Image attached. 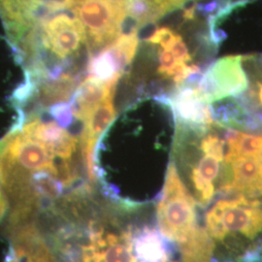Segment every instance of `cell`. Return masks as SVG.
Returning <instances> with one entry per match:
<instances>
[{
    "label": "cell",
    "mask_w": 262,
    "mask_h": 262,
    "mask_svg": "<svg viewBox=\"0 0 262 262\" xmlns=\"http://www.w3.org/2000/svg\"><path fill=\"white\" fill-rule=\"evenodd\" d=\"M157 217L161 235L178 247L187 241L199 227L195 200L180 178L173 160L169 163L157 207Z\"/></svg>",
    "instance_id": "cell-1"
},
{
    "label": "cell",
    "mask_w": 262,
    "mask_h": 262,
    "mask_svg": "<svg viewBox=\"0 0 262 262\" xmlns=\"http://www.w3.org/2000/svg\"><path fill=\"white\" fill-rule=\"evenodd\" d=\"M208 234L224 241L231 233L253 239L262 231V201L237 195L219 200L206 215Z\"/></svg>",
    "instance_id": "cell-2"
},
{
    "label": "cell",
    "mask_w": 262,
    "mask_h": 262,
    "mask_svg": "<svg viewBox=\"0 0 262 262\" xmlns=\"http://www.w3.org/2000/svg\"><path fill=\"white\" fill-rule=\"evenodd\" d=\"M94 47L111 44L127 15L126 0H75L71 8Z\"/></svg>",
    "instance_id": "cell-3"
},
{
    "label": "cell",
    "mask_w": 262,
    "mask_h": 262,
    "mask_svg": "<svg viewBox=\"0 0 262 262\" xmlns=\"http://www.w3.org/2000/svg\"><path fill=\"white\" fill-rule=\"evenodd\" d=\"M242 58V56H225L209 66L197 86L204 101L210 104L235 97L249 88Z\"/></svg>",
    "instance_id": "cell-4"
},
{
    "label": "cell",
    "mask_w": 262,
    "mask_h": 262,
    "mask_svg": "<svg viewBox=\"0 0 262 262\" xmlns=\"http://www.w3.org/2000/svg\"><path fill=\"white\" fill-rule=\"evenodd\" d=\"M86 246L102 262H137L131 251L128 227L115 233L93 223L89 228Z\"/></svg>",
    "instance_id": "cell-5"
},
{
    "label": "cell",
    "mask_w": 262,
    "mask_h": 262,
    "mask_svg": "<svg viewBox=\"0 0 262 262\" xmlns=\"http://www.w3.org/2000/svg\"><path fill=\"white\" fill-rule=\"evenodd\" d=\"M168 106L178 123L187 125H213L211 105L204 101L197 86L181 84L176 93L169 96Z\"/></svg>",
    "instance_id": "cell-6"
},
{
    "label": "cell",
    "mask_w": 262,
    "mask_h": 262,
    "mask_svg": "<svg viewBox=\"0 0 262 262\" xmlns=\"http://www.w3.org/2000/svg\"><path fill=\"white\" fill-rule=\"evenodd\" d=\"M10 250L19 262H57L42 233L34 224H25L8 229Z\"/></svg>",
    "instance_id": "cell-7"
},
{
    "label": "cell",
    "mask_w": 262,
    "mask_h": 262,
    "mask_svg": "<svg viewBox=\"0 0 262 262\" xmlns=\"http://www.w3.org/2000/svg\"><path fill=\"white\" fill-rule=\"evenodd\" d=\"M131 251L137 262H172V253L160 231L150 225L128 226Z\"/></svg>",
    "instance_id": "cell-8"
},
{
    "label": "cell",
    "mask_w": 262,
    "mask_h": 262,
    "mask_svg": "<svg viewBox=\"0 0 262 262\" xmlns=\"http://www.w3.org/2000/svg\"><path fill=\"white\" fill-rule=\"evenodd\" d=\"M230 164L233 180L224 192L248 198L261 195L262 161L257 156L237 157Z\"/></svg>",
    "instance_id": "cell-9"
},
{
    "label": "cell",
    "mask_w": 262,
    "mask_h": 262,
    "mask_svg": "<svg viewBox=\"0 0 262 262\" xmlns=\"http://www.w3.org/2000/svg\"><path fill=\"white\" fill-rule=\"evenodd\" d=\"M115 85L104 83L93 77H86L79 84L69 101L76 118L85 121L89 113L94 107L112 99Z\"/></svg>",
    "instance_id": "cell-10"
},
{
    "label": "cell",
    "mask_w": 262,
    "mask_h": 262,
    "mask_svg": "<svg viewBox=\"0 0 262 262\" xmlns=\"http://www.w3.org/2000/svg\"><path fill=\"white\" fill-rule=\"evenodd\" d=\"M214 249V242L202 227H198L187 241L179 246L183 262H212Z\"/></svg>",
    "instance_id": "cell-11"
},
{
    "label": "cell",
    "mask_w": 262,
    "mask_h": 262,
    "mask_svg": "<svg viewBox=\"0 0 262 262\" xmlns=\"http://www.w3.org/2000/svg\"><path fill=\"white\" fill-rule=\"evenodd\" d=\"M228 147L234 155L235 159L237 157L257 156L262 151V135L245 134L242 132L239 140L237 141L234 146L233 147L228 146Z\"/></svg>",
    "instance_id": "cell-12"
},
{
    "label": "cell",
    "mask_w": 262,
    "mask_h": 262,
    "mask_svg": "<svg viewBox=\"0 0 262 262\" xmlns=\"http://www.w3.org/2000/svg\"><path fill=\"white\" fill-rule=\"evenodd\" d=\"M225 141L216 133L207 132L199 143V149L202 152L215 158L220 162L225 160Z\"/></svg>",
    "instance_id": "cell-13"
},
{
    "label": "cell",
    "mask_w": 262,
    "mask_h": 262,
    "mask_svg": "<svg viewBox=\"0 0 262 262\" xmlns=\"http://www.w3.org/2000/svg\"><path fill=\"white\" fill-rule=\"evenodd\" d=\"M191 171H194L207 182L213 183V181L219 176L221 171L220 161L211 156L204 155L203 157H201V159L197 160L196 163L192 166Z\"/></svg>",
    "instance_id": "cell-14"
},
{
    "label": "cell",
    "mask_w": 262,
    "mask_h": 262,
    "mask_svg": "<svg viewBox=\"0 0 262 262\" xmlns=\"http://www.w3.org/2000/svg\"><path fill=\"white\" fill-rule=\"evenodd\" d=\"M49 114L56 120V123L64 129L71 126L75 117L71 104L66 102L52 105L49 109Z\"/></svg>",
    "instance_id": "cell-15"
},
{
    "label": "cell",
    "mask_w": 262,
    "mask_h": 262,
    "mask_svg": "<svg viewBox=\"0 0 262 262\" xmlns=\"http://www.w3.org/2000/svg\"><path fill=\"white\" fill-rule=\"evenodd\" d=\"M177 63L178 61L176 57L168 50L162 49L159 52V67L158 71L160 75L164 76L166 78L171 77V73L175 66H177Z\"/></svg>",
    "instance_id": "cell-16"
},
{
    "label": "cell",
    "mask_w": 262,
    "mask_h": 262,
    "mask_svg": "<svg viewBox=\"0 0 262 262\" xmlns=\"http://www.w3.org/2000/svg\"><path fill=\"white\" fill-rule=\"evenodd\" d=\"M169 51L176 57L178 62L187 63L192 60V56L189 55L186 43L184 42L182 36L179 34L173 41L172 45L169 48Z\"/></svg>",
    "instance_id": "cell-17"
},
{
    "label": "cell",
    "mask_w": 262,
    "mask_h": 262,
    "mask_svg": "<svg viewBox=\"0 0 262 262\" xmlns=\"http://www.w3.org/2000/svg\"><path fill=\"white\" fill-rule=\"evenodd\" d=\"M81 262H102L99 257L86 246V244H84L81 247V256L79 257ZM64 262H77L75 254L72 253L68 256H66L63 259Z\"/></svg>",
    "instance_id": "cell-18"
},
{
    "label": "cell",
    "mask_w": 262,
    "mask_h": 262,
    "mask_svg": "<svg viewBox=\"0 0 262 262\" xmlns=\"http://www.w3.org/2000/svg\"><path fill=\"white\" fill-rule=\"evenodd\" d=\"M8 213H9V203H8L7 197L3 191L1 181H0V224L4 222V220L8 215Z\"/></svg>",
    "instance_id": "cell-19"
},
{
    "label": "cell",
    "mask_w": 262,
    "mask_h": 262,
    "mask_svg": "<svg viewBox=\"0 0 262 262\" xmlns=\"http://www.w3.org/2000/svg\"><path fill=\"white\" fill-rule=\"evenodd\" d=\"M5 262H19L18 260V258L16 257V255L13 253V252L10 250L9 255L7 256V258H6V261Z\"/></svg>",
    "instance_id": "cell-20"
},
{
    "label": "cell",
    "mask_w": 262,
    "mask_h": 262,
    "mask_svg": "<svg viewBox=\"0 0 262 262\" xmlns=\"http://www.w3.org/2000/svg\"><path fill=\"white\" fill-rule=\"evenodd\" d=\"M257 157H258V158H259V159H261L262 160V151L260 152V154H258V155H257Z\"/></svg>",
    "instance_id": "cell-21"
}]
</instances>
